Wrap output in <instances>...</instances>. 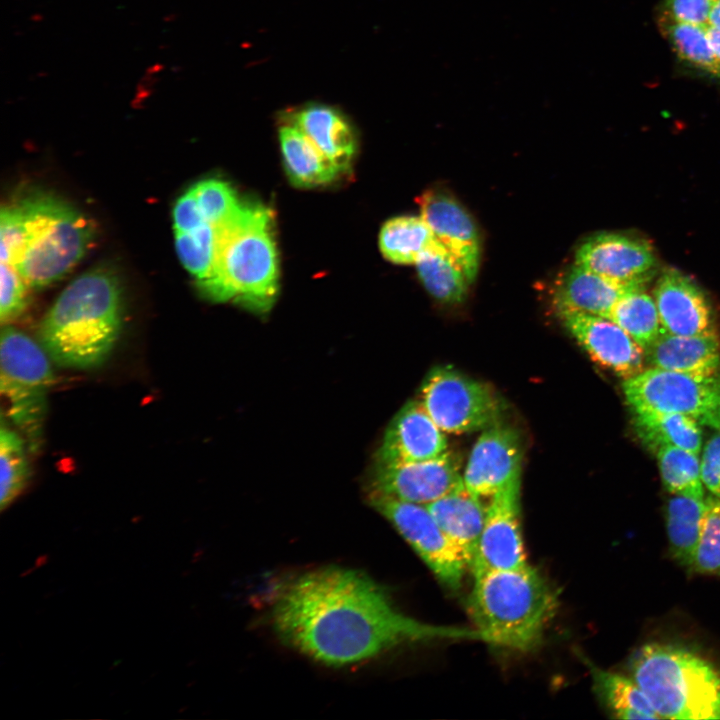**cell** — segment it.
Listing matches in <instances>:
<instances>
[{
    "mask_svg": "<svg viewBox=\"0 0 720 720\" xmlns=\"http://www.w3.org/2000/svg\"><path fill=\"white\" fill-rule=\"evenodd\" d=\"M631 410L677 413L720 431V373L700 375L650 367L623 382Z\"/></svg>",
    "mask_w": 720,
    "mask_h": 720,
    "instance_id": "9c48e42d",
    "label": "cell"
},
{
    "mask_svg": "<svg viewBox=\"0 0 720 720\" xmlns=\"http://www.w3.org/2000/svg\"><path fill=\"white\" fill-rule=\"evenodd\" d=\"M161 69H162V66L160 64H154L153 66H150L146 70V73L154 75L155 73L159 72Z\"/></svg>",
    "mask_w": 720,
    "mask_h": 720,
    "instance_id": "ab89813d",
    "label": "cell"
},
{
    "mask_svg": "<svg viewBox=\"0 0 720 720\" xmlns=\"http://www.w3.org/2000/svg\"><path fill=\"white\" fill-rule=\"evenodd\" d=\"M694 27L703 35L710 31H720V0H713L706 19Z\"/></svg>",
    "mask_w": 720,
    "mask_h": 720,
    "instance_id": "f35d334b",
    "label": "cell"
},
{
    "mask_svg": "<svg viewBox=\"0 0 720 720\" xmlns=\"http://www.w3.org/2000/svg\"><path fill=\"white\" fill-rule=\"evenodd\" d=\"M559 315L569 333L601 366L624 380L644 370V350L611 319L579 312Z\"/></svg>",
    "mask_w": 720,
    "mask_h": 720,
    "instance_id": "9a60e30c",
    "label": "cell"
},
{
    "mask_svg": "<svg viewBox=\"0 0 720 720\" xmlns=\"http://www.w3.org/2000/svg\"><path fill=\"white\" fill-rule=\"evenodd\" d=\"M24 243L15 264L28 286L41 288L60 279L85 254L93 224L68 203L39 194L21 204Z\"/></svg>",
    "mask_w": 720,
    "mask_h": 720,
    "instance_id": "8992f818",
    "label": "cell"
},
{
    "mask_svg": "<svg viewBox=\"0 0 720 720\" xmlns=\"http://www.w3.org/2000/svg\"><path fill=\"white\" fill-rule=\"evenodd\" d=\"M558 605V593L529 564L474 576L467 603L483 641L524 652L542 642Z\"/></svg>",
    "mask_w": 720,
    "mask_h": 720,
    "instance_id": "277c9868",
    "label": "cell"
},
{
    "mask_svg": "<svg viewBox=\"0 0 720 720\" xmlns=\"http://www.w3.org/2000/svg\"><path fill=\"white\" fill-rule=\"evenodd\" d=\"M271 620L285 645L329 666L362 662L407 643L483 641L475 628L431 625L407 616L368 576L337 566L290 582L275 600Z\"/></svg>",
    "mask_w": 720,
    "mask_h": 720,
    "instance_id": "6da1fadb",
    "label": "cell"
},
{
    "mask_svg": "<svg viewBox=\"0 0 720 720\" xmlns=\"http://www.w3.org/2000/svg\"><path fill=\"white\" fill-rule=\"evenodd\" d=\"M0 275V319L8 322L24 310L28 284L16 267L8 263L1 262Z\"/></svg>",
    "mask_w": 720,
    "mask_h": 720,
    "instance_id": "e575fe53",
    "label": "cell"
},
{
    "mask_svg": "<svg viewBox=\"0 0 720 720\" xmlns=\"http://www.w3.org/2000/svg\"><path fill=\"white\" fill-rule=\"evenodd\" d=\"M198 288L214 302L232 301L257 314L270 311L278 294L279 267L269 208L243 201L239 211L217 228L213 270Z\"/></svg>",
    "mask_w": 720,
    "mask_h": 720,
    "instance_id": "7a4b0ae2",
    "label": "cell"
},
{
    "mask_svg": "<svg viewBox=\"0 0 720 720\" xmlns=\"http://www.w3.org/2000/svg\"><path fill=\"white\" fill-rule=\"evenodd\" d=\"M695 572L720 576V497L705 498V510L692 567Z\"/></svg>",
    "mask_w": 720,
    "mask_h": 720,
    "instance_id": "836d02e7",
    "label": "cell"
},
{
    "mask_svg": "<svg viewBox=\"0 0 720 720\" xmlns=\"http://www.w3.org/2000/svg\"><path fill=\"white\" fill-rule=\"evenodd\" d=\"M636 286L646 285L619 284L574 264L557 281L553 302L559 314L579 312L609 318L621 296Z\"/></svg>",
    "mask_w": 720,
    "mask_h": 720,
    "instance_id": "44dd1931",
    "label": "cell"
},
{
    "mask_svg": "<svg viewBox=\"0 0 720 720\" xmlns=\"http://www.w3.org/2000/svg\"><path fill=\"white\" fill-rule=\"evenodd\" d=\"M629 676L667 719H720V671L696 652L650 642L628 662Z\"/></svg>",
    "mask_w": 720,
    "mask_h": 720,
    "instance_id": "5b68a950",
    "label": "cell"
},
{
    "mask_svg": "<svg viewBox=\"0 0 720 720\" xmlns=\"http://www.w3.org/2000/svg\"><path fill=\"white\" fill-rule=\"evenodd\" d=\"M369 504L382 514L413 548L434 576L458 590L469 569L465 556L425 505L369 491Z\"/></svg>",
    "mask_w": 720,
    "mask_h": 720,
    "instance_id": "30bf717a",
    "label": "cell"
},
{
    "mask_svg": "<svg viewBox=\"0 0 720 720\" xmlns=\"http://www.w3.org/2000/svg\"><path fill=\"white\" fill-rule=\"evenodd\" d=\"M634 426L643 442L655 451L675 446L699 454L702 448L701 424L677 413L655 410H632Z\"/></svg>",
    "mask_w": 720,
    "mask_h": 720,
    "instance_id": "cb8c5ba5",
    "label": "cell"
},
{
    "mask_svg": "<svg viewBox=\"0 0 720 720\" xmlns=\"http://www.w3.org/2000/svg\"><path fill=\"white\" fill-rule=\"evenodd\" d=\"M437 242L421 216H398L388 220L379 234L382 254L396 264L415 263Z\"/></svg>",
    "mask_w": 720,
    "mask_h": 720,
    "instance_id": "f1b7e54d",
    "label": "cell"
},
{
    "mask_svg": "<svg viewBox=\"0 0 720 720\" xmlns=\"http://www.w3.org/2000/svg\"><path fill=\"white\" fill-rule=\"evenodd\" d=\"M426 507L443 531L461 549L470 570L485 519L481 498L474 495L462 480L450 492Z\"/></svg>",
    "mask_w": 720,
    "mask_h": 720,
    "instance_id": "7402d4cb",
    "label": "cell"
},
{
    "mask_svg": "<svg viewBox=\"0 0 720 720\" xmlns=\"http://www.w3.org/2000/svg\"><path fill=\"white\" fill-rule=\"evenodd\" d=\"M609 319L644 351L663 330L655 300L646 291V286H636L624 293L613 307Z\"/></svg>",
    "mask_w": 720,
    "mask_h": 720,
    "instance_id": "83f0119b",
    "label": "cell"
},
{
    "mask_svg": "<svg viewBox=\"0 0 720 720\" xmlns=\"http://www.w3.org/2000/svg\"><path fill=\"white\" fill-rule=\"evenodd\" d=\"M279 138L285 170L294 185L303 188L328 185L344 174L296 127L282 126Z\"/></svg>",
    "mask_w": 720,
    "mask_h": 720,
    "instance_id": "603a6c76",
    "label": "cell"
},
{
    "mask_svg": "<svg viewBox=\"0 0 720 720\" xmlns=\"http://www.w3.org/2000/svg\"><path fill=\"white\" fill-rule=\"evenodd\" d=\"M417 203L435 239L452 255L471 284L480 263V240L471 216L455 198L438 189L425 191Z\"/></svg>",
    "mask_w": 720,
    "mask_h": 720,
    "instance_id": "2e32d148",
    "label": "cell"
},
{
    "mask_svg": "<svg viewBox=\"0 0 720 720\" xmlns=\"http://www.w3.org/2000/svg\"><path fill=\"white\" fill-rule=\"evenodd\" d=\"M705 498L672 495L666 506V532L670 552L682 566L691 568L700 536Z\"/></svg>",
    "mask_w": 720,
    "mask_h": 720,
    "instance_id": "484cf974",
    "label": "cell"
},
{
    "mask_svg": "<svg viewBox=\"0 0 720 720\" xmlns=\"http://www.w3.org/2000/svg\"><path fill=\"white\" fill-rule=\"evenodd\" d=\"M593 688L606 710L617 719H661L638 684L629 676L586 661Z\"/></svg>",
    "mask_w": 720,
    "mask_h": 720,
    "instance_id": "d4e9b609",
    "label": "cell"
},
{
    "mask_svg": "<svg viewBox=\"0 0 720 720\" xmlns=\"http://www.w3.org/2000/svg\"><path fill=\"white\" fill-rule=\"evenodd\" d=\"M462 480L459 457L447 451L423 461L375 465L369 491L426 506L450 492Z\"/></svg>",
    "mask_w": 720,
    "mask_h": 720,
    "instance_id": "7c38bea8",
    "label": "cell"
},
{
    "mask_svg": "<svg viewBox=\"0 0 720 720\" xmlns=\"http://www.w3.org/2000/svg\"><path fill=\"white\" fill-rule=\"evenodd\" d=\"M701 479L711 494L720 497V431L706 442L700 459Z\"/></svg>",
    "mask_w": 720,
    "mask_h": 720,
    "instance_id": "74e56055",
    "label": "cell"
},
{
    "mask_svg": "<svg viewBox=\"0 0 720 720\" xmlns=\"http://www.w3.org/2000/svg\"><path fill=\"white\" fill-rule=\"evenodd\" d=\"M644 354L653 368L700 375L720 373L718 332L684 336L662 330Z\"/></svg>",
    "mask_w": 720,
    "mask_h": 720,
    "instance_id": "ffe728a7",
    "label": "cell"
},
{
    "mask_svg": "<svg viewBox=\"0 0 720 720\" xmlns=\"http://www.w3.org/2000/svg\"><path fill=\"white\" fill-rule=\"evenodd\" d=\"M418 276L431 296L440 302H462L470 284L459 264L437 241L415 262Z\"/></svg>",
    "mask_w": 720,
    "mask_h": 720,
    "instance_id": "4316f807",
    "label": "cell"
},
{
    "mask_svg": "<svg viewBox=\"0 0 720 720\" xmlns=\"http://www.w3.org/2000/svg\"><path fill=\"white\" fill-rule=\"evenodd\" d=\"M523 457L519 432L498 422L482 430L464 473L465 486L477 497H491L521 475Z\"/></svg>",
    "mask_w": 720,
    "mask_h": 720,
    "instance_id": "5bb4252c",
    "label": "cell"
},
{
    "mask_svg": "<svg viewBox=\"0 0 720 720\" xmlns=\"http://www.w3.org/2000/svg\"><path fill=\"white\" fill-rule=\"evenodd\" d=\"M448 451L447 439L419 400L395 415L376 453L375 465H395L438 457Z\"/></svg>",
    "mask_w": 720,
    "mask_h": 720,
    "instance_id": "ac0fdd59",
    "label": "cell"
},
{
    "mask_svg": "<svg viewBox=\"0 0 720 720\" xmlns=\"http://www.w3.org/2000/svg\"><path fill=\"white\" fill-rule=\"evenodd\" d=\"M217 242V228L207 224L190 232H175L176 251L181 263L197 283L212 273Z\"/></svg>",
    "mask_w": 720,
    "mask_h": 720,
    "instance_id": "1f68e13d",
    "label": "cell"
},
{
    "mask_svg": "<svg viewBox=\"0 0 720 720\" xmlns=\"http://www.w3.org/2000/svg\"><path fill=\"white\" fill-rule=\"evenodd\" d=\"M287 124L299 129L344 173L350 170L357 140L341 112L324 104H308L289 112Z\"/></svg>",
    "mask_w": 720,
    "mask_h": 720,
    "instance_id": "d6986e66",
    "label": "cell"
},
{
    "mask_svg": "<svg viewBox=\"0 0 720 720\" xmlns=\"http://www.w3.org/2000/svg\"><path fill=\"white\" fill-rule=\"evenodd\" d=\"M173 224L175 232H190L210 224L191 188L177 200L173 209Z\"/></svg>",
    "mask_w": 720,
    "mask_h": 720,
    "instance_id": "8d00e7d4",
    "label": "cell"
},
{
    "mask_svg": "<svg viewBox=\"0 0 720 720\" xmlns=\"http://www.w3.org/2000/svg\"><path fill=\"white\" fill-rule=\"evenodd\" d=\"M24 243V222L20 205L3 207L0 215V259L15 266Z\"/></svg>",
    "mask_w": 720,
    "mask_h": 720,
    "instance_id": "d590c367",
    "label": "cell"
},
{
    "mask_svg": "<svg viewBox=\"0 0 720 720\" xmlns=\"http://www.w3.org/2000/svg\"><path fill=\"white\" fill-rule=\"evenodd\" d=\"M662 481L672 495L704 497L699 454L675 446L656 450Z\"/></svg>",
    "mask_w": 720,
    "mask_h": 720,
    "instance_id": "f546056e",
    "label": "cell"
},
{
    "mask_svg": "<svg viewBox=\"0 0 720 720\" xmlns=\"http://www.w3.org/2000/svg\"><path fill=\"white\" fill-rule=\"evenodd\" d=\"M29 479L23 439L4 424L0 430V507L8 508L22 493Z\"/></svg>",
    "mask_w": 720,
    "mask_h": 720,
    "instance_id": "4dcf8cb0",
    "label": "cell"
},
{
    "mask_svg": "<svg viewBox=\"0 0 720 720\" xmlns=\"http://www.w3.org/2000/svg\"><path fill=\"white\" fill-rule=\"evenodd\" d=\"M520 480L516 478L490 497L470 567L473 577L528 565L521 527Z\"/></svg>",
    "mask_w": 720,
    "mask_h": 720,
    "instance_id": "8fae6325",
    "label": "cell"
},
{
    "mask_svg": "<svg viewBox=\"0 0 720 720\" xmlns=\"http://www.w3.org/2000/svg\"><path fill=\"white\" fill-rule=\"evenodd\" d=\"M191 189L204 217L216 228L228 222L243 204L232 186L218 178L201 180Z\"/></svg>",
    "mask_w": 720,
    "mask_h": 720,
    "instance_id": "d6a6232c",
    "label": "cell"
},
{
    "mask_svg": "<svg viewBox=\"0 0 720 720\" xmlns=\"http://www.w3.org/2000/svg\"><path fill=\"white\" fill-rule=\"evenodd\" d=\"M120 328L118 279L105 268H95L61 292L43 319L40 340L58 365L91 369L109 357Z\"/></svg>",
    "mask_w": 720,
    "mask_h": 720,
    "instance_id": "3957f363",
    "label": "cell"
},
{
    "mask_svg": "<svg viewBox=\"0 0 720 720\" xmlns=\"http://www.w3.org/2000/svg\"><path fill=\"white\" fill-rule=\"evenodd\" d=\"M419 401L445 433L484 430L501 422L504 402L488 384L451 366L433 368L425 377Z\"/></svg>",
    "mask_w": 720,
    "mask_h": 720,
    "instance_id": "ba28073f",
    "label": "cell"
},
{
    "mask_svg": "<svg viewBox=\"0 0 720 720\" xmlns=\"http://www.w3.org/2000/svg\"><path fill=\"white\" fill-rule=\"evenodd\" d=\"M653 298L664 331L684 336L717 332L708 297L682 271L665 268L657 279Z\"/></svg>",
    "mask_w": 720,
    "mask_h": 720,
    "instance_id": "e0dca14e",
    "label": "cell"
},
{
    "mask_svg": "<svg viewBox=\"0 0 720 720\" xmlns=\"http://www.w3.org/2000/svg\"><path fill=\"white\" fill-rule=\"evenodd\" d=\"M575 264L623 285H646L658 268L649 241L609 232L583 242L576 251Z\"/></svg>",
    "mask_w": 720,
    "mask_h": 720,
    "instance_id": "4fadbf2b",
    "label": "cell"
},
{
    "mask_svg": "<svg viewBox=\"0 0 720 720\" xmlns=\"http://www.w3.org/2000/svg\"><path fill=\"white\" fill-rule=\"evenodd\" d=\"M43 346L11 326L1 332L0 392L8 419L37 448L47 411L53 372Z\"/></svg>",
    "mask_w": 720,
    "mask_h": 720,
    "instance_id": "52a82bcc",
    "label": "cell"
}]
</instances>
